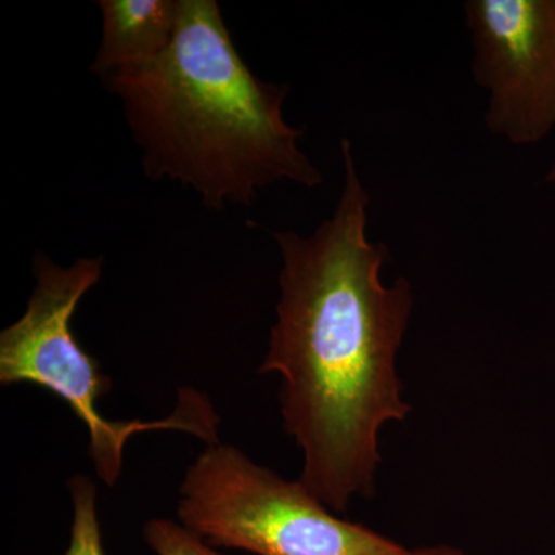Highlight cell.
Masks as SVG:
<instances>
[{
	"instance_id": "6da1fadb",
	"label": "cell",
	"mask_w": 555,
	"mask_h": 555,
	"mask_svg": "<svg viewBox=\"0 0 555 555\" xmlns=\"http://www.w3.org/2000/svg\"><path fill=\"white\" fill-rule=\"evenodd\" d=\"M341 153L334 215L309 236L273 233L283 269L259 366L280 375L284 429L302 452L298 480L337 514L374 495L379 433L411 414L397 357L414 308L408 280L383 281L389 251L369 240L371 199L347 139Z\"/></svg>"
},
{
	"instance_id": "277c9868",
	"label": "cell",
	"mask_w": 555,
	"mask_h": 555,
	"mask_svg": "<svg viewBox=\"0 0 555 555\" xmlns=\"http://www.w3.org/2000/svg\"><path fill=\"white\" fill-rule=\"evenodd\" d=\"M179 524L214 547L254 555H397L404 550L338 517L299 480L251 462L232 444H208L179 488Z\"/></svg>"
},
{
	"instance_id": "7a4b0ae2",
	"label": "cell",
	"mask_w": 555,
	"mask_h": 555,
	"mask_svg": "<svg viewBox=\"0 0 555 555\" xmlns=\"http://www.w3.org/2000/svg\"><path fill=\"white\" fill-rule=\"evenodd\" d=\"M124 102L145 175L195 190L207 207L251 206L276 182L317 188L320 170L288 126V86L257 78L215 0H179L170 49L147 67L102 76Z\"/></svg>"
},
{
	"instance_id": "5b68a950",
	"label": "cell",
	"mask_w": 555,
	"mask_h": 555,
	"mask_svg": "<svg viewBox=\"0 0 555 555\" xmlns=\"http://www.w3.org/2000/svg\"><path fill=\"white\" fill-rule=\"evenodd\" d=\"M473 75L488 91L485 124L514 145L555 130V0H469Z\"/></svg>"
},
{
	"instance_id": "30bf717a",
	"label": "cell",
	"mask_w": 555,
	"mask_h": 555,
	"mask_svg": "<svg viewBox=\"0 0 555 555\" xmlns=\"http://www.w3.org/2000/svg\"><path fill=\"white\" fill-rule=\"evenodd\" d=\"M545 179L550 184H555V160L553 166L550 167V170H547Z\"/></svg>"
},
{
	"instance_id": "52a82bcc",
	"label": "cell",
	"mask_w": 555,
	"mask_h": 555,
	"mask_svg": "<svg viewBox=\"0 0 555 555\" xmlns=\"http://www.w3.org/2000/svg\"><path fill=\"white\" fill-rule=\"evenodd\" d=\"M68 491L73 524L65 555H107L102 546L96 485L89 477L75 476L68 480Z\"/></svg>"
},
{
	"instance_id": "8992f818",
	"label": "cell",
	"mask_w": 555,
	"mask_h": 555,
	"mask_svg": "<svg viewBox=\"0 0 555 555\" xmlns=\"http://www.w3.org/2000/svg\"><path fill=\"white\" fill-rule=\"evenodd\" d=\"M102 40L91 72L101 76L147 67L170 49L179 0H101Z\"/></svg>"
},
{
	"instance_id": "3957f363",
	"label": "cell",
	"mask_w": 555,
	"mask_h": 555,
	"mask_svg": "<svg viewBox=\"0 0 555 555\" xmlns=\"http://www.w3.org/2000/svg\"><path fill=\"white\" fill-rule=\"evenodd\" d=\"M102 258H82L64 268L43 254L33 259L36 286L27 310L0 334V383H30L61 398L89 430V456L98 477L113 488L122 473L124 448L150 430H181L208 444L219 443V416L206 393L178 390L177 408L167 418L113 422L98 409L112 379L82 349L72 331L80 299L100 281Z\"/></svg>"
},
{
	"instance_id": "9c48e42d",
	"label": "cell",
	"mask_w": 555,
	"mask_h": 555,
	"mask_svg": "<svg viewBox=\"0 0 555 555\" xmlns=\"http://www.w3.org/2000/svg\"><path fill=\"white\" fill-rule=\"evenodd\" d=\"M397 555H466L463 551L456 550L454 546L437 545L418 547V550H406L404 547L400 554Z\"/></svg>"
},
{
	"instance_id": "ba28073f",
	"label": "cell",
	"mask_w": 555,
	"mask_h": 555,
	"mask_svg": "<svg viewBox=\"0 0 555 555\" xmlns=\"http://www.w3.org/2000/svg\"><path fill=\"white\" fill-rule=\"evenodd\" d=\"M142 537L156 555H228L169 518L149 520L142 528Z\"/></svg>"
}]
</instances>
